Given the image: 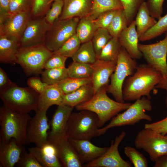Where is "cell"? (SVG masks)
<instances>
[{"instance_id":"1","label":"cell","mask_w":167,"mask_h":167,"mask_svg":"<svg viewBox=\"0 0 167 167\" xmlns=\"http://www.w3.org/2000/svg\"><path fill=\"white\" fill-rule=\"evenodd\" d=\"M162 77L159 72L148 64L138 65L134 73L124 81L122 88L124 100L136 101L143 96L151 99L150 92Z\"/></svg>"},{"instance_id":"2","label":"cell","mask_w":167,"mask_h":167,"mask_svg":"<svg viewBox=\"0 0 167 167\" xmlns=\"http://www.w3.org/2000/svg\"><path fill=\"white\" fill-rule=\"evenodd\" d=\"M107 86L99 89L89 100L75 107L78 111L87 110L95 113L99 118L98 127L102 126L120 112L131 104L121 103L110 99L107 94Z\"/></svg>"},{"instance_id":"3","label":"cell","mask_w":167,"mask_h":167,"mask_svg":"<svg viewBox=\"0 0 167 167\" xmlns=\"http://www.w3.org/2000/svg\"><path fill=\"white\" fill-rule=\"evenodd\" d=\"M31 118L28 113L17 112L4 105L1 106L0 139L7 142L14 139L21 145L26 144L27 126Z\"/></svg>"},{"instance_id":"4","label":"cell","mask_w":167,"mask_h":167,"mask_svg":"<svg viewBox=\"0 0 167 167\" xmlns=\"http://www.w3.org/2000/svg\"><path fill=\"white\" fill-rule=\"evenodd\" d=\"M39 94L30 87H21L13 84L0 92L4 105L17 112L28 113L37 109Z\"/></svg>"},{"instance_id":"5","label":"cell","mask_w":167,"mask_h":167,"mask_svg":"<svg viewBox=\"0 0 167 167\" xmlns=\"http://www.w3.org/2000/svg\"><path fill=\"white\" fill-rule=\"evenodd\" d=\"M71 114L68 122V138L90 140L98 136L99 118L94 112L82 110Z\"/></svg>"},{"instance_id":"6","label":"cell","mask_w":167,"mask_h":167,"mask_svg":"<svg viewBox=\"0 0 167 167\" xmlns=\"http://www.w3.org/2000/svg\"><path fill=\"white\" fill-rule=\"evenodd\" d=\"M150 100L143 96L136 100L125 111L114 117L106 126L99 129V136L104 134L113 127L133 125L142 120L152 121L151 117L145 113L146 111H150L152 109Z\"/></svg>"},{"instance_id":"7","label":"cell","mask_w":167,"mask_h":167,"mask_svg":"<svg viewBox=\"0 0 167 167\" xmlns=\"http://www.w3.org/2000/svg\"><path fill=\"white\" fill-rule=\"evenodd\" d=\"M126 49L122 47L117 61L115 69L110 76V83L107 87V92L111 94L116 101L124 103L122 88L123 83L128 76L133 75L138 66Z\"/></svg>"},{"instance_id":"8","label":"cell","mask_w":167,"mask_h":167,"mask_svg":"<svg viewBox=\"0 0 167 167\" xmlns=\"http://www.w3.org/2000/svg\"><path fill=\"white\" fill-rule=\"evenodd\" d=\"M52 54L44 45L20 48L16 63L21 66L28 75H38L43 71L46 61Z\"/></svg>"},{"instance_id":"9","label":"cell","mask_w":167,"mask_h":167,"mask_svg":"<svg viewBox=\"0 0 167 167\" xmlns=\"http://www.w3.org/2000/svg\"><path fill=\"white\" fill-rule=\"evenodd\" d=\"M80 19L76 17L56 20L51 25L47 32L44 43L45 46L52 52L58 49L76 33Z\"/></svg>"},{"instance_id":"10","label":"cell","mask_w":167,"mask_h":167,"mask_svg":"<svg viewBox=\"0 0 167 167\" xmlns=\"http://www.w3.org/2000/svg\"><path fill=\"white\" fill-rule=\"evenodd\" d=\"M135 147L148 154L151 161L167 155V135H163L151 129L144 128L137 134L134 140Z\"/></svg>"},{"instance_id":"11","label":"cell","mask_w":167,"mask_h":167,"mask_svg":"<svg viewBox=\"0 0 167 167\" xmlns=\"http://www.w3.org/2000/svg\"><path fill=\"white\" fill-rule=\"evenodd\" d=\"M164 39L150 44L139 43L138 48L147 64L157 71L162 77L167 75V31Z\"/></svg>"},{"instance_id":"12","label":"cell","mask_w":167,"mask_h":167,"mask_svg":"<svg viewBox=\"0 0 167 167\" xmlns=\"http://www.w3.org/2000/svg\"><path fill=\"white\" fill-rule=\"evenodd\" d=\"M50 25L46 21L45 16L32 17L19 41L20 48L44 45Z\"/></svg>"},{"instance_id":"13","label":"cell","mask_w":167,"mask_h":167,"mask_svg":"<svg viewBox=\"0 0 167 167\" xmlns=\"http://www.w3.org/2000/svg\"><path fill=\"white\" fill-rule=\"evenodd\" d=\"M34 116L28 123L27 131L26 143H33L41 147L48 142L47 133L50 125L48 122L46 111L37 109Z\"/></svg>"},{"instance_id":"14","label":"cell","mask_w":167,"mask_h":167,"mask_svg":"<svg viewBox=\"0 0 167 167\" xmlns=\"http://www.w3.org/2000/svg\"><path fill=\"white\" fill-rule=\"evenodd\" d=\"M73 109L66 105L58 106L51 121V130L48 134V142L56 146L68 138V122Z\"/></svg>"},{"instance_id":"15","label":"cell","mask_w":167,"mask_h":167,"mask_svg":"<svg viewBox=\"0 0 167 167\" xmlns=\"http://www.w3.org/2000/svg\"><path fill=\"white\" fill-rule=\"evenodd\" d=\"M126 133L122 131L112 141L110 147L101 156L84 165L86 167H131V165L124 160L118 151L119 146Z\"/></svg>"},{"instance_id":"16","label":"cell","mask_w":167,"mask_h":167,"mask_svg":"<svg viewBox=\"0 0 167 167\" xmlns=\"http://www.w3.org/2000/svg\"><path fill=\"white\" fill-rule=\"evenodd\" d=\"M32 18V10L10 15L0 22V35L19 42Z\"/></svg>"},{"instance_id":"17","label":"cell","mask_w":167,"mask_h":167,"mask_svg":"<svg viewBox=\"0 0 167 167\" xmlns=\"http://www.w3.org/2000/svg\"><path fill=\"white\" fill-rule=\"evenodd\" d=\"M117 62L106 61L97 59L92 64L91 77L94 94L101 88L109 84V79L114 71Z\"/></svg>"},{"instance_id":"18","label":"cell","mask_w":167,"mask_h":167,"mask_svg":"<svg viewBox=\"0 0 167 167\" xmlns=\"http://www.w3.org/2000/svg\"><path fill=\"white\" fill-rule=\"evenodd\" d=\"M68 139L75 150L82 163H88L103 154L109 147H100L92 143L90 140Z\"/></svg>"},{"instance_id":"19","label":"cell","mask_w":167,"mask_h":167,"mask_svg":"<svg viewBox=\"0 0 167 167\" xmlns=\"http://www.w3.org/2000/svg\"><path fill=\"white\" fill-rule=\"evenodd\" d=\"M25 150L23 145L19 144L14 139L7 142L0 139V167L14 166Z\"/></svg>"},{"instance_id":"20","label":"cell","mask_w":167,"mask_h":167,"mask_svg":"<svg viewBox=\"0 0 167 167\" xmlns=\"http://www.w3.org/2000/svg\"><path fill=\"white\" fill-rule=\"evenodd\" d=\"M135 20L121 33L118 39L122 47L133 59H140L142 56L138 48L139 37L136 28Z\"/></svg>"},{"instance_id":"21","label":"cell","mask_w":167,"mask_h":167,"mask_svg":"<svg viewBox=\"0 0 167 167\" xmlns=\"http://www.w3.org/2000/svg\"><path fill=\"white\" fill-rule=\"evenodd\" d=\"M62 13L59 19L74 17L81 18L88 16L91 11L93 0H63Z\"/></svg>"},{"instance_id":"22","label":"cell","mask_w":167,"mask_h":167,"mask_svg":"<svg viewBox=\"0 0 167 167\" xmlns=\"http://www.w3.org/2000/svg\"><path fill=\"white\" fill-rule=\"evenodd\" d=\"M64 94L58 84L47 85L43 92L39 94L37 109L47 111L52 105H63Z\"/></svg>"},{"instance_id":"23","label":"cell","mask_w":167,"mask_h":167,"mask_svg":"<svg viewBox=\"0 0 167 167\" xmlns=\"http://www.w3.org/2000/svg\"><path fill=\"white\" fill-rule=\"evenodd\" d=\"M55 146L57 156L63 166H82V163L68 138L65 139Z\"/></svg>"},{"instance_id":"24","label":"cell","mask_w":167,"mask_h":167,"mask_svg":"<svg viewBox=\"0 0 167 167\" xmlns=\"http://www.w3.org/2000/svg\"><path fill=\"white\" fill-rule=\"evenodd\" d=\"M20 48L19 42L0 35V61L1 63L15 64Z\"/></svg>"},{"instance_id":"25","label":"cell","mask_w":167,"mask_h":167,"mask_svg":"<svg viewBox=\"0 0 167 167\" xmlns=\"http://www.w3.org/2000/svg\"><path fill=\"white\" fill-rule=\"evenodd\" d=\"M94 94L92 84L85 85L72 92L64 94L63 105H69L74 108L88 101Z\"/></svg>"},{"instance_id":"26","label":"cell","mask_w":167,"mask_h":167,"mask_svg":"<svg viewBox=\"0 0 167 167\" xmlns=\"http://www.w3.org/2000/svg\"><path fill=\"white\" fill-rule=\"evenodd\" d=\"M135 20L136 30L139 38L157 23L155 19L150 15L146 2L140 6Z\"/></svg>"},{"instance_id":"27","label":"cell","mask_w":167,"mask_h":167,"mask_svg":"<svg viewBox=\"0 0 167 167\" xmlns=\"http://www.w3.org/2000/svg\"><path fill=\"white\" fill-rule=\"evenodd\" d=\"M98 28L93 19L88 16H85L80 19L76 28V34L82 44L92 40Z\"/></svg>"},{"instance_id":"28","label":"cell","mask_w":167,"mask_h":167,"mask_svg":"<svg viewBox=\"0 0 167 167\" xmlns=\"http://www.w3.org/2000/svg\"><path fill=\"white\" fill-rule=\"evenodd\" d=\"M73 61L80 63L92 64L97 58L92 40L81 44L71 58Z\"/></svg>"},{"instance_id":"29","label":"cell","mask_w":167,"mask_h":167,"mask_svg":"<svg viewBox=\"0 0 167 167\" xmlns=\"http://www.w3.org/2000/svg\"><path fill=\"white\" fill-rule=\"evenodd\" d=\"M122 9L123 6L119 0H93L91 11L88 16L94 20L104 12Z\"/></svg>"},{"instance_id":"30","label":"cell","mask_w":167,"mask_h":167,"mask_svg":"<svg viewBox=\"0 0 167 167\" xmlns=\"http://www.w3.org/2000/svg\"><path fill=\"white\" fill-rule=\"evenodd\" d=\"M29 152L32 155L43 167H62L63 165L57 155H51L37 146L29 148Z\"/></svg>"},{"instance_id":"31","label":"cell","mask_w":167,"mask_h":167,"mask_svg":"<svg viewBox=\"0 0 167 167\" xmlns=\"http://www.w3.org/2000/svg\"><path fill=\"white\" fill-rule=\"evenodd\" d=\"M122 47L118 38L113 37L103 48L98 59L117 62Z\"/></svg>"},{"instance_id":"32","label":"cell","mask_w":167,"mask_h":167,"mask_svg":"<svg viewBox=\"0 0 167 167\" xmlns=\"http://www.w3.org/2000/svg\"><path fill=\"white\" fill-rule=\"evenodd\" d=\"M41 74L42 81L48 85L58 84L68 77L66 67L45 69Z\"/></svg>"},{"instance_id":"33","label":"cell","mask_w":167,"mask_h":167,"mask_svg":"<svg viewBox=\"0 0 167 167\" xmlns=\"http://www.w3.org/2000/svg\"><path fill=\"white\" fill-rule=\"evenodd\" d=\"M128 26L124 10L120 9L117 10L107 29L113 37L118 38L122 32Z\"/></svg>"},{"instance_id":"34","label":"cell","mask_w":167,"mask_h":167,"mask_svg":"<svg viewBox=\"0 0 167 167\" xmlns=\"http://www.w3.org/2000/svg\"><path fill=\"white\" fill-rule=\"evenodd\" d=\"M68 77L83 79L91 78L92 73V64L73 61L67 68Z\"/></svg>"},{"instance_id":"35","label":"cell","mask_w":167,"mask_h":167,"mask_svg":"<svg viewBox=\"0 0 167 167\" xmlns=\"http://www.w3.org/2000/svg\"><path fill=\"white\" fill-rule=\"evenodd\" d=\"M157 23L139 38L144 41L156 38L167 31V14L158 19Z\"/></svg>"},{"instance_id":"36","label":"cell","mask_w":167,"mask_h":167,"mask_svg":"<svg viewBox=\"0 0 167 167\" xmlns=\"http://www.w3.org/2000/svg\"><path fill=\"white\" fill-rule=\"evenodd\" d=\"M112 38L107 29L100 28L97 29L92 41L97 59L103 48Z\"/></svg>"},{"instance_id":"37","label":"cell","mask_w":167,"mask_h":167,"mask_svg":"<svg viewBox=\"0 0 167 167\" xmlns=\"http://www.w3.org/2000/svg\"><path fill=\"white\" fill-rule=\"evenodd\" d=\"M92 84L91 78L78 79L68 77L58 85L65 94L72 92L83 85Z\"/></svg>"},{"instance_id":"38","label":"cell","mask_w":167,"mask_h":167,"mask_svg":"<svg viewBox=\"0 0 167 167\" xmlns=\"http://www.w3.org/2000/svg\"><path fill=\"white\" fill-rule=\"evenodd\" d=\"M81 43L76 34L69 38L58 50L53 52L72 58L78 50Z\"/></svg>"},{"instance_id":"39","label":"cell","mask_w":167,"mask_h":167,"mask_svg":"<svg viewBox=\"0 0 167 167\" xmlns=\"http://www.w3.org/2000/svg\"><path fill=\"white\" fill-rule=\"evenodd\" d=\"M125 14L128 26L134 20L139 9L144 0H119Z\"/></svg>"},{"instance_id":"40","label":"cell","mask_w":167,"mask_h":167,"mask_svg":"<svg viewBox=\"0 0 167 167\" xmlns=\"http://www.w3.org/2000/svg\"><path fill=\"white\" fill-rule=\"evenodd\" d=\"M124 152L135 167H147V160L143 154L132 147L127 146L124 148Z\"/></svg>"},{"instance_id":"41","label":"cell","mask_w":167,"mask_h":167,"mask_svg":"<svg viewBox=\"0 0 167 167\" xmlns=\"http://www.w3.org/2000/svg\"><path fill=\"white\" fill-rule=\"evenodd\" d=\"M63 0H56L52 4L51 7L45 15L47 22L50 25L59 19L63 9Z\"/></svg>"},{"instance_id":"42","label":"cell","mask_w":167,"mask_h":167,"mask_svg":"<svg viewBox=\"0 0 167 167\" xmlns=\"http://www.w3.org/2000/svg\"><path fill=\"white\" fill-rule=\"evenodd\" d=\"M33 0H15L10 1V15L32 10Z\"/></svg>"},{"instance_id":"43","label":"cell","mask_w":167,"mask_h":167,"mask_svg":"<svg viewBox=\"0 0 167 167\" xmlns=\"http://www.w3.org/2000/svg\"><path fill=\"white\" fill-rule=\"evenodd\" d=\"M51 0H33L32 17L44 16L49 9Z\"/></svg>"},{"instance_id":"44","label":"cell","mask_w":167,"mask_h":167,"mask_svg":"<svg viewBox=\"0 0 167 167\" xmlns=\"http://www.w3.org/2000/svg\"><path fill=\"white\" fill-rule=\"evenodd\" d=\"M118 10H111L104 12L94 19L98 28L107 29Z\"/></svg>"},{"instance_id":"45","label":"cell","mask_w":167,"mask_h":167,"mask_svg":"<svg viewBox=\"0 0 167 167\" xmlns=\"http://www.w3.org/2000/svg\"><path fill=\"white\" fill-rule=\"evenodd\" d=\"M67 58L61 54L53 53L52 55L46 61L44 69L65 67V62Z\"/></svg>"},{"instance_id":"46","label":"cell","mask_w":167,"mask_h":167,"mask_svg":"<svg viewBox=\"0 0 167 167\" xmlns=\"http://www.w3.org/2000/svg\"><path fill=\"white\" fill-rule=\"evenodd\" d=\"M16 165L21 167H43L32 155L25 150L22 152Z\"/></svg>"},{"instance_id":"47","label":"cell","mask_w":167,"mask_h":167,"mask_svg":"<svg viewBox=\"0 0 167 167\" xmlns=\"http://www.w3.org/2000/svg\"><path fill=\"white\" fill-rule=\"evenodd\" d=\"M164 0H147V3L150 15L155 19H159L163 13V5Z\"/></svg>"},{"instance_id":"48","label":"cell","mask_w":167,"mask_h":167,"mask_svg":"<svg viewBox=\"0 0 167 167\" xmlns=\"http://www.w3.org/2000/svg\"><path fill=\"white\" fill-rule=\"evenodd\" d=\"M144 128L151 129L163 135L167 134V117L155 122L146 123Z\"/></svg>"},{"instance_id":"49","label":"cell","mask_w":167,"mask_h":167,"mask_svg":"<svg viewBox=\"0 0 167 167\" xmlns=\"http://www.w3.org/2000/svg\"><path fill=\"white\" fill-rule=\"evenodd\" d=\"M27 83L29 87L39 94L43 92L47 85L37 76L29 78L27 80Z\"/></svg>"},{"instance_id":"50","label":"cell","mask_w":167,"mask_h":167,"mask_svg":"<svg viewBox=\"0 0 167 167\" xmlns=\"http://www.w3.org/2000/svg\"><path fill=\"white\" fill-rule=\"evenodd\" d=\"M9 0H0V22L10 15Z\"/></svg>"},{"instance_id":"51","label":"cell","mask_w":167,"mask_h":167,"mask_svg":"<svg viewBox=\"0 0 167 167\" xmlns=\"http://www.w3.org/2000/svg\"><path fill=\"white\" fill-rule=\"evenodd\" d=\"M9 78L6 72L0 67V92L10 86L13 83Z\"/></svg>"},{"instance_id":"52","label":"cell","mask_w":167,"mask_h":167,"mask_svg":"<svg viewBox=\"0 0 167 167\" xmlns=\"http://www.w3.org/2000/svg\"><path fill=\"white\" fill-rule=\"evenodd\" d=\"M156 88L162 89L166 91V95L165 99V104L167 107V75L162 77L159 83L155 87Z\"/></svg>"},{"instance_id":"53","label":"cell","mask_w":167,"mask_h":167,"mask_svg":"<svg viewBox=\"0 0 167 167\" xmlns=\"http://www.w3.org/2000/svg\"><path fill=\"white\" fill-rule=\"evenodd\" d=\"M154 162V167H167V155L158 157Z\"/></svg>"},{"instance_id":"54","label":"cell","mask_w":167,"mask_h":167,"mask_svg":"<svg viewBox=\"0 0 167 167\" xmlns=\"http://www.w3.org/2000/svg\"><path fill=\"white\" fill-rule=\"evenodd\" d=\"M55 0H51V3H52V2H54V1H55Z\"/></svg>"},{"instance_id":"55","label":"cell","mask_w":167,"mask_h":167,"mask_svg":"<svg viewBox=\"0 0 167 167\" xmlns=\"http://www.w3.org/2000/svg\"><path fill=\"white\" fill-rule=\"evenodd\" d=\"M14 0H9V1H14Z\"/></svg>"}]
</instances>
